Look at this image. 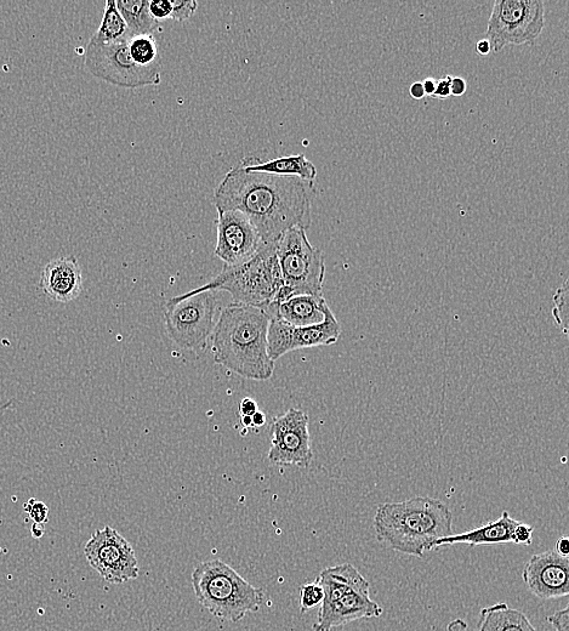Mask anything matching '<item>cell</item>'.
Wrapping results in <instances>:
<instances>
[{
	"mask_svg": "<svg viewBox=\"0 0 569 631\" xmlns=\"http://www.w3.org/2000/svg\"><path fill=\"white\" fill-rule=\"evenodd\" d=\"M314 183L298 178L247 172L238 163L215 190L218 212L240 210L246 214L264 243H277L288 230H307L312 221Z\"/></svg>",
	"mask_w": 569,
	"mask_h": 631,
	"instance_id": "obj_1",
	"label": "cell"
},
{
	"mask_svg": "<svg viewBox=\"0 0 569 631\" xmlns=\"http://www.w3.org/2000/svg\"><path fill=\"white\" fill-rule=\"evenodd\" d=\"M271 317L264 309L232 303L220 312L213 333L214 361L244 379L265 382L275 372L267 352Z\"/></svg>",
	"mask_w": 569,
	"mask_h": 631,
	"instance_id": "obj_2",
	"label": "cell"
},
{
	"mask_svg": "<svg viewBox=\"0 0 569 631\" xmlns=\"http://www.w3.org/2000/svg\"><path fill=\"white\" fill-rule=\"evenodd\" d=\"M375 537L396 553L424 557L437 540L453 534V514L440 500L414 497L380 504L374 515Z\"/></svg>",
	"mask_w": 569,
	"mask_h": 631,
	"instance_id": "obj_3",
	"label": "cell"
},
{
	"mask_svg": "<svg viewBox=\"0 0 569 631\" xmlns=\"http://www.w3.org/2000/svg\"><path fill=\"white\" fill-rule=\"evenodd\" d=\"M191 579L198 604L221 622H240L248 613L258 612L265 601L263 589L219 559L199 564Z\"/></svg>",
	"mask_w": 569,
	"mask_h": 631,
	"instance_id": "obj_4",
	"label": "cell"
},
{
	"mask_svg": "<svg viewBox=\"0 0 569 631\" xmlns=\"http://www.w3.org/2000/svg\"><path fill=\"white\" fill-rule=\"evenodd\" d=\"M277 243H264L258 254L247 263L224 266L212 281L185 294L227 292L231 294L233 303L266 309L284 286L277 259Z\"/></svg>",
	"mask_w": 569,
	"mask_h": 631,
	"instance_id": "obj_5",
	"label": "cell"
},
{
	"mask_svg": "<svg viewBox=\"0 0 569 631\" xmlns=\"http://www.w3.org/2000/svg\"><path fill=\"white\" fill-rule=\"evenodd\" d=\"M219 311L215 292L182 294L165 304L164 322L170 340L182 350L206 349Z\"/></svg>",
	"mask_w": 569,
	"mask_h": 631,
	"instance_id": "obj_6",
	"label": "cell"
},
{
	"mask_svg": "<svg viewBox=\"0 0 569 631\" xmlns=\"http://www.w3.org/2000/svg\"><path fill=\"white\" fill-rule=\"evenodd\" d=\"M277 259L284 286L295 295L323 297L326 263L320 249L312 246L306 230L293 227L277 243Z\"/></svg>",
	"mask_w": 569,
	"mask_h": 631,
	"instance_id": "obj_7",
	"label": "cell"
},
{
	"mask_svg": "<svg viewBox=\"0 0 569 631\" xmlns=\"http://www.w3.org/2000/svg\"><path fill=\"white\" fill-rule=\"evenodd\" d=\"M545 27V5L542 0H497L489 16L486 38L492 53L509 45L536 42Z\"/></svg>",
	"mask_w": 569,
	"mask_h": 631,
	"instance_id": "obj_8",
	"label": "cell"
},
{
	"mask_svg": "<svg viewBox=\"0 0 569 631\" xmlns=\"http://www.w3.org/2000/svg\"><path fill=\"white\" fill-rule=\"evenodd\" d=\"M84 64L91 75L117 87L136 89L161 84V64L136 65L130 58L128 41L110 44L90 41L85 48Z\"/></svg>",
	"mask_w": 569,
	"mask_h": 631,
	"instance_id": "obj_9",
	"label": "cell"
},
{
	"mask_svg": "<svg viewBox=\"0 0 569 631\" xmlns=\"http://www.w3.org/2000/svg\"><path fill=\"white\" fill-rule=\"evenodd\" d=\"M89 565L110 584H124L139 577L140 566L132 544L115 528L96 531L85 544Z\"/></svg>",
	"mask_w": 569,
	"mask_h": 631,
	"instance_id": "obj_10",
	"label": "cell"
},
{
	"mask_svg": "<svg viewBox=\"0 0 569 631\" xmlns=\"http://www.w3.org/2000/svg\"><path fill=\"white\" fill-rule=\"evenodd\" d=\"M269 460L280 466L307 468L314 460L309 431V416L298 408H290L272 420Z\"/></svg>",
	"mask_w": 569,
	"mask_h": 631,
	"instance_id": "obj_11",
	"label": "cell"
},
{
	"mask_svg": "<svg viewBox=\"0 0 569 631\" xmlns=\"http://www.w3.org/2000/svg\"><path fill=\"white\" fill-rule=\"evenodd\" d=\"M340 334V323L330 308L322 323L310 327L289 326L286 322L271 317L267 332V352L271 360L276 362L288 352L333 345L339 340Z\"/></svg>",
	"mask_w": 569,
	"mask_h": 631,
	"instance_id": "obj_12",
	"label": "cell"
},
{
	"mask_svg": "<svg viewBox=\"0 0 569 631\" xmlns=\"http://www.w3.org/2000/svg\"><path fill=\"white\" fill-rule=\"evenodd\" d=\"M218 241L214 254L224 266L235 267L247 263L263 247V238L246 214L240 210L218 212Z\"/></svg>",
	"mask_w": 569,
	"mask_h": 631,
	"instance_id": "obj_13",
	"label": "cell"
},
{
	"mask_svg": "<svg viewBox=\"0 0 569 631\" xmlns=\"http://www.w3.org/2000/svg\"><path fill=\"white\" fill-rule=\"evenodd\" d=\"M522 578L540 600L565 598L569 594V559L555 550L533 555L523 568Z\"/></svg>",
	"mask_w": 569,
	"mask_h": 631,
	"instance_id": "obj_14",
	"label": "cell"
},
{
	"mask_svg": "<svg viewBox=\"0 0 569 631\" xmlns=\"http://www.w3.org/2000/svg\"><path fill=\"white\" fill-rule=\"evenodd\" d=\"M381 615L383 608L371 599L369 591L351 590L333 605L321 607L312 629L330 631L360 619L378 618Z\"/></svg>",
	"mask_w": 569,
	"mask_h": 631,
	"instance_id": "obj_15",
	"label": "cell"
},
{
	"mask_svg": "<svg viewBox=\"0 0 569 631\" xmlns=\"http://www.w3.org/2000/svg\"><path fill=\"white\" fill-rule=\"evenodd\" d=\"M43 293L59 303H71L83 292L81 266L75 257L56 258L45 265L39 282Z\"/></svg>",
	"mask_w": 569,
	"mask_h": 631,
	"instance_id": "obj_16",
	"label": "cell"
},
{
	"mask_svg": "<svg viewBox=\"0 0 569 631\" xmlns=\"http://www.w3.org/2000/svg\"><path fill=\"white\" fill-rule=\"evenodd\" d=\"M329 305L323 297L295 295L281 304L271 303L264 309L270 317L278 318L293 327H310L326 318Z\"/></svg>",
	"mask_w": 569,
	"mask_h": 631,
	"instance_id": "obj_17",
	"label": "cell"
},
{
	"mask_svg": "<svg viewBox=\"0 0 569 631\" xmlns=\"http://www.w3.org/2000/svg\"><path fill=\"white\" fill-rule=\"evenodd\" d=\"M519 522L512 519L508 511H504L498 520L489 521L488 524L482 525L476 530L452 534V536L437 540L435 549L455 544H468L470 547H477V545L512 543V533Z\"/></svg>",
	"mask_w": 569,
	"mask_h": 631,
	"instance_id": "obj_18",
	"label": "cell"
},
{
	"mask_svg": "<svg viewBox=\"0 0 569 631\" xmlns=\"http://www.w3.org/2000/svg\"><path fill=\"white\" fill-rule=\"evenodd\" d=\"M324 591L321 607H328L351 590L371 591L366 578L351 564L328 567L316 578Z\"/></svg>",
	"mask_w": 569,
	"mask_h": 631,
	"instance_id": "obj_19",
	"label": "cell"
},
{
	"mask_svg": "<svg viewBox=\"0 0 569 631\" xmlns=\"http://www.w3.org/2000/svg\"><path fill=\"white\" fill-rule=\"evenodd\" d=\"M241 163L247 172L298 178L314 184L317 178L315 164L310 162L305 155L281 157L271 159L269 162H261L258 157L253 156L243 158Z\"/></svg>",
	"mask_w": 569,
	"mask_h": 631,
	"instance_id": "obj_20",
	"label": "cell"
},
{
	"mask_svg": "<svg viewBox=\"0 0 569 631\" xmlns=\"http://www.w3.org/2000/svg\"><path fill=\"white\" fill-rule=\"evenodd\" d=\"M479 628L480 631H537L525 613L505 602L482 608Z\"/></svg>",
	"mask_w": 569,
	"mask_h": 631,
	"instance_id": "obj_21",
	"label": "cell"
},
{
	"mask_svg": "<svg viewBox=\"0 0 569 631\" xmlns=\"http://www.w3.org/2000/svg\"><path fill=\"white\" fill-rule=\"evenodd\" d=\"M117 8L128 26L130 38L153 34L158 28V21L150 13V2L147 0H119Z\"/></svg>",
	"mask_w": 569,
	"mask_h": 631,
	"instance_id": "obj_22",
	"label": "cell"
},
{
	"mask_svg": "<svg viewBox=\"0 0 569 631\" xmlns=\"http://www.w3.org/2000/svg\"><path fill=\"white\" fill-rule=\"evenodd\" d=\"M129 38L128 26L125 24L122 14L119 13L116 0H108L99 30L91 37L90 41L110 44L128 41Z\"/></svg>",
	"mask_w": 569,
	"mask_h": 631,
	"instance_id": "obj_23",
	"label": "cell"
},
{
	"mask_svg": "<svg viewBox=\"0 0 569 631\" xmlns=\"http://www.w3.org/2000/svg\"><path fill=\"white\" fill-rule=\"evenodd\" d=\"M130 58L136 65L150 67L161 64L159 62L158 47L153 34H142L128 39Z\"/></svg>",
	"mask_w": 569,
	"mask_h": 631,
	"instance_id": "obj_24",
	"label": "cell"
},
{
	"mask_svg": "<svg viewBox=\"0 0 569 631\" xmlns=\"http://www.w3.org/2000/svg\"><path fill=\"white\" fill-rule=\"evenodd\" d=\"M568 281L562 284V287L557 289L554 297V309L553 316L557 323V326L562 328V332L567 334L568 332Z\"/></svg>",
	"mask_w": 569,
	"mask_h": 631,
	"instance_id": "obj_25",
	"label": "cell"
},
{
	"mask_svg": "<svg viewBox=\"0 0 569 631\" xmlns=\"http://www.w3.org/2000/svg\"><path fill=\"white\" fill-rule=\"evenodd\" d=\"M324 591L320 584L306 583L300 589V611L309 612L312 608L322 605Z\"/></svg>",
	"mask_w": 569,
	"mask_h": 631,
	"instance_id": "obj_26",
	"label": "cell"
},
{
	"mask_svg": "<svg viewBox=\"0 0 569 631\" xmlns=\"http://www.w3.org/2000/svg\"><path fill=\"white\" fill-rule=\"evenodd\" d=\"M172 3V17L175 21L184 22L195 14L198 3L195 0H170Z\"/></svg>",
	"mask_w": 569,
	"mask_h": 631,
	"instance_id": "obj_27",
	"label": "cell"
},
{
	"mask_svg": "<svg viewBox=\"0 0 569 631\" xmlns=\"http://www.w3.org/2000/svg\"><path fill=\"white\" fill-rule=\"evenodd\" d=\"M25 511L34 524L44 525L48 521L49 508L43 502L30 499L25 504Z\"/></svg>",
	"mask_w": 569,
	"mask_h": 631,
	"instance_id": "obj_28",
	"label": "cell"
},
{
	"mask_svg": "<svg viewBox=\"0 0 569 631\" xmlns=\"http://www.w3.org/2000/svg\"><path fill=\"white\" fill-rule=\"evenodd\" d=\"M172 3L170 0H152L150 13L156 21H164L172 17Z\"/></svg>",
	"mask_w": 569,
	"mask_h": 631,
	"instance_id": "obj_29",
	"label": "cell"
},
{
	"mask_svg": "<svg viewBox=\"0 0 569 631\" xmlns=\"http://www.w3.org/2000/svg\"><path fill=\"white\" fill-rule=\"evenodd\" d=\"M534 528L519 522L512 533V543L517 545H531L533 542Z\"/></svg>",
	"mask_w": 569,
	"mask_h": 631,
	"instance_id": "obj_30",
	"label": "cell"
},
{
	"mask_svg": "<svg viewBox=\"0 0 569 631\" xmlns=\"http://www.w3.org/2000/svg\"><path fill=\"white\" fill-rule=\"evenodd\" d=\"M549 624L553 625L555 631H569V610L568 607L557 611L553 616L546 618Z\"/></svg>",
	"mask_w": 569,
	"mask_h": 631,
	"instance_id": "obj_31",
	"label": "cell"
},
{
	"mask_svg": "<svg viewBox=\"0 0 569 631\" xmlns=\"http://www.w3.org/2000/svg\"><path fill=\"white\" fill-rule=\"evenodd\" d=\"M451 76H443L440 81L436 82V89L434 98L440 100H446L451 96Z\"/></svg>",
	"mask_w": 569,
	"mask_h": 631,
	"instance_id": "obj_32",
	"label": "cell"
},
{
	"mask_svg": "<svg viewBox=\"0 0 569 631\" xmlns=\"http://www.w3.org/2000/svg\"><path fill=\"white\" fill-rule=\"evenodd\" d=\"M258 403H256L250 397L243 399L240 405L241 417H252L255 412H258Z\"/></svg>",
	"mask_w": 569,
	"mask_h": 631,
	"instance_id": "obj_33",
	"label": "cell"
},
{
	"mask_svg": "<svg viewBox=\"0 0 569 631\" xmlns=\"http://www.w3.org/2000/svg\"><path fill=\"white\" fill-rule=\"evenodd\" d=\"M466 88H468V84L463 77H452L451 82V95L453 96H463L466 93Z\"/></svg>",
	"mask_w": 569,
	"mask_h": 631,
	"instance_id": "obj_34",
	"label": "cell"
},
{
	"mask_svg": "<svg viewBox=\"0 0 569 631\" xmlns=\"http://www.w3.org/2000/svg\"><path fill=\"white\" fill-rule=\"evenodd\" d=\"M409 94H411L412 98L415 100H421L425 98V92L423 87V82H415L409 88Z\"/></svg>",
	"mask_w": 569,
	"mask_h": 631,
	"instance_id": "obj_35",
	"label": "cell"
},
{
	"mask_svg": "<svg viewBox=\"0 0 569 631\" xmlns=\"http://www.w3.org/2000/svg\"><path fill=\"white\" fill-rule=\"evenodd\" d=\"M555 551L557 554L568 557L569 554V540L566 537L560 538L557 540L555 545Z\"/></svg>",
	"mask_w": 569,
	"mask_h": 631,
	"instance_id": "obj_36",
	"label": "cell"
},
{
	"mask_svg": "<svg viewBox=\"0 0 569 631\" xmlns=\"http://www.w3.org/2000/svg\"><path fill=\"white\" fill-rule=\"evenodd\" d=\"M469 627L463 619L457 618L454 619L451 623L447 625V631H468Z\"/></svg>",
	"mask_w": 569,
	"mask_h": 631,
	"instance_id": "obj_37",
	"label": "cell"
},
{
	"mask_svg": "<svg viewBox=\"0 0 569 631\" xmlns=\"http://www.w3.org/2000/svg\"><path fill=\"white\" fill-rule=\"evenodd\" d=\"M477 54L486 56L492 53L491 44L487 41V39H481L479 43L476 45Z\"/></svg>",
	"mask_w": 569,
	"mask_h": 631,
	"instance_id": "obj_38",
	"label": "cell"
},
{
	"mask_svg": "<svg viewBox=\"0 0 569 631\" xmlns=\"http://www.w3.org/2000/svg\"><path fill=\"white\" fill-rule=\"evenodd\" d=\"M425 95L432 96L435 93L436 81L434 78H426L423 82Z\"/></svg>",
	"mask_w": 569,
	"mask_h": 631,
	"instance_id": "obj_39",
	"label": "cell"
},
{
	"mask_svg": "<svg viewBox=\"0 0 569 631\" xmlns=\"http://www.w3.org/2000/svg\"><path fill=\"white\" fill-rule=\"evenodd\" d=\"M252 420H253V426H256V428H261V426H264L266 423V416L265 413L263 412H255L252 416Z\"/></svg>",
	"mask_w": 569,
	"mask_h": 631,
	"instance_id": "obj_40",
	"label": "cell"
},
{
	"mask_svg": "<svg viewBox=\"0 0 569 631\" xmlns=\"http://www.w3.org/2000/svg\"><path fill=\"white\" fill-rule=\"evenodd\" d=\"M44 525L34 524L32 527V533L34 538H42L44 534Z\"/></svg>",
	"mask_w": 569,
	"mask_h": 631,
	"instance_id": "obj_41",
	"label": "cell"
},
{
	"mask_svg": "<svg viewBox=\"0 0 569 631\" xmlns=\"http://www.w3.org/2000/svg\"><path fill=\"white\" fill-rule=\"evenodd\" d=\"M241 423L244 426V428H250V426H253L252 417H242Z\"/></svg>",
	"mask_w": 569,
	"mask_h": 631,
	"instance_id": "obj_42",
	"label": "cell"
},
{
	"mask_svg": "<svg viewBox=\"0 0 569 631\" xmlns=\"http://www.w3.org/2000/svg\"><path fill=\"white\" fill-rule=\"evenodd\" d=\"M480 631V630H479Z\"/></svg>",
	"mask_w": 569,
	"mask_h": 631,
	"instance_id": "obj_43",
	"label": "cell"
}]
</instances>
